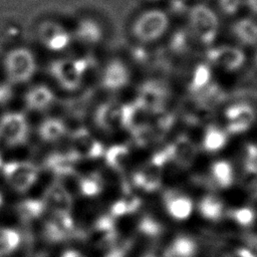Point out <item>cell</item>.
<instances>
[{"label":"cell","mask_w":257,"mask_h":257,"mask_svg":"<svg viewBox=\"0 0 257 257\" xmlns=\"http://www.w3.org/2000/svg\"><path fill=\"white\" fill-rule=\"evenodd\" d=\"M172 25V15L168 9L153 4L136 11L128 19L126 29L136 45L148 46L166 38Z\"/></svg>","instance_id":"obj_1"},{"label":"cell","mask_w":257,"mask_h":257,"mask_svg":"<svg viewBox=\"0 0 257 257\" xmlns=\"http://www.w3.org/2000/svg\"><path fill=\"white\" fill-rule=\"evenodd\" d=\"M186 28L195 43L209 47L216 42L222 31V17L213 5L193 3L186 12Z\"/></svg>","instance_id":"obj_2"},{"label":"cell","mask_w":257,"mask_h":257,"mask_svg":"<svg viewBox=\"0 0 257 257\" xmlns=\"http://www.w3.org/2000/svg\"><path fill=\"white\" fill-rule=\"evenodd\" d=\"M206 62L225 71L239 70L247 61L245 49L233 42H216L206 48Z\"/></svg>","instance_id":"obj_3"},{"label":"cell","mask_w":257,"mask_h":257,"mask_svg":"<svg viewBox=\"0 0 257 257\" xmlns=\"http://www.w3.org/2000/svg\"><path fill=\"white\" fill-rule=\"evenodd\" d=\"M4 67L11 82L23 83L33 76L36 70V60L28 48L16 47L5 55Z\"/></svg>","instance_id":"obj_4"},{"label":"cell","mask_w":257,"mask_h":257,"mask_svg":"<svg viewBox=\"0 0 257 257\" xmlns=\"http://www.w3.org/2000/svg\"><path fill=\"white\" fill-rule=\"evenodd\" d=\"M223 128L229 135L247 133L256 120L255 107L246 101H236L228 104L222 111Z\"/></svg>","instance_id":"obj_5"},{"label":"cell","mask_w":257,"mask_h":257,"mask_svg":"<svg viewBox=\"0 0 257 257\" xmlns=\"http://www.w3.org/2000/svg\"><path fill=\"white\" fill-rule=\"evenodd\" d=\"M86 66L85 59L60 58L50 63L49 72L62 88L70 91L80 86Z\"/></svg>","instance_id":"obj_6"},{"label":"cell","mask_w":257,"mask_h":257,"mask_svg":"<svg viewBox=\"0 0 257 257\" xmlns=\"http://www.w3.org/2000/svg\"><path fill=\"white\" fill-rule=\"evenodd\" d=\"M2 172L7 183L17 192H27L37 181L39 169L26 161L9 162L2 165Z\"/></svg>","instance_id":"obj_7"},{"label":"cell","mask_w":257,"mask_h":257,"mask_svg":"<svg viewBox=\"0 0 257 257\" xmlns=\"http://www.w3.org/2000/svg\"><path fill=\"white\" fill-rule=\"evenodd\" d=\"M29 127L25 115L9 111L0 117V141L8 147L24 145L28 140Z\"/></svg>","instance_id":"obj_8"},{"label":"cell","mask_w":257,"mask_h":257,"mask_svg":"<svg viewBox=\"0 0 257 257\" xmlns=\"http://www.w3.org/2000/svg\"><path fill=\"white\" fill-rule=\"evenodd\" d=\"M232 42L241 47L257 45V19L248 14H241L230 20L228 26Z\"/></svg>","instance_id":"obj_9"},{"label":"cell","mask_w":257,"mask_h":257,"mask_svg":"<svg viewBox=\"0 0 257 257\" xmlns=\"http://www.w3.org/2000/svg\"><path fill=\"white\" fill-rule=\"evenodd\" d=\"M76 161L79 159H96L103 154L101 144L85 128H77L70 136L68 151Z\"/></svg>","instance_id":"obj_10"},{"label":"cell","mask_w":257,"mask_h":257,"mask_svg":"<svg viewBox=\"0 0 257 257\" xmlns=\"http://www.w3.org/2000/svg\"><path fill=\"white\" fill-rule=\"evenodd\" d=\"M163 205L166 213L175 221L189 220L196 210L191 196L179 191H169L164 195Z\"/></svg>","instance_id":"obj_11"},{"label":"cell","mask_w":257,"mask_h":257,"mask_svg":"<svg viewBox=\"0 0 257 257\" xmlns=\"http://www.w3.org/2000/svg\"><path fill=\"white\" fill-rule=\"evenodd\" d=\"M38 38L43 46L51 51L63 50L71 40L69 32L53 21H44L38 26Z\"/></svg>","instance_id":"obj_12"},{"label":"cell","mask_w":257,"mask_h":257,"mask_svg":"<svg viewBox=\"0 0 257 257\" xmlns=\"http://www.w3.org/2000/svg\"><path fill=\"white\" fill-rule=\"evenodd\" d=\"M131 78V72L127 64L119 57L111 58L107 61L102 70V86L111 91L124 87Z\"/></svg>","instance_id":"obj_13"},{"label":"cell","mask_w":257,"mask_h":257,"mask_svg":"<svg viewBox=\"0 0 257 257\" xmlns=\"http://www.w3.org/2000/svg\"><path fill=\"white\" fill-rule=\"evenodd\" d=\"M46 212L51 214H71L72 197L67 188L55 181L46 189L43 195Z\"/></svg>","instance_id":"obj_14"},{"label":"cell","mask_w":257,"mask_h":257,"mask_svg":"<svg viewBox=\"0 0 257 257\" xmlns=\"http://www.w3.org/2000/svg\"><path fill=\"white\" fill-rule=\"evenodd\" d=\"M74 36L81 43L94 45L104 38L105 26L95 17H83L76 24Z\"/></svg>","instance_id":"obj_15"},{"label":"cell","mask_w":257,"mask_h":257,"mask_svg":"<svg viewBox=\"0 0 257 257\" xmlns=\"http://www.w3.org/2000/svg\"><path fill=\"white\" fill-rule=\"evenodd\" d=\"M93 120L95 125L104 132L115 130L121 125V105L112 101L101 103L94 111Z\"/></svg>","instance_id":"obj_16"},{"label":"cell","mask_w":257,"mask_h":257,"mask_svg":"<svg viewBox=\"0 0 257 257\" xmlns=\"http://www.w3.org/2000/svg\"><path fill=\"white\" fill-rule=\"evenodd\" d=\"M208 177L216 188L227 189L234 184L236 171L231 162L227 160H217L210 165Z\"/></svg>","instance_id":"obj_17"},{"label":"cell","mask_w":257,"mask_h":257,"mask_svg":"<svg viewBox=\"0 0 257 257\" xmlns=\"http://www.w3.org/2000/svg\"><path fill=\"white\" fill-rule=\"evenodd\" d=\"M213 80L212 66L207 62H201L195 65L189 75L187 87L190 92L200 94L210 89Z\"/></svg>","instance_id":"obj_18"},{"label":"cell","mask_w":257,"mask_h":257,"mask_svg":"<svg viewBox=\"0 0 257 257\" xmlns=\"http://www.w3.org/2000/svg\"><path fill=\"white\" fill-rule=\"evenodd\" d=\"M229 134L223 128L215 124H209L201 135V147L208 153H218L222 151L228 144Z\"/></svg>","instance_id":"obj_19"},{"label":"cell","mask_w":257,"mask_h":257,"mask_svg":"<svg viewBox=\"0 0 257 257\" xmlns=\"http://www.w3.org/2000/svg\"><path fill=\"white\" fill-rule=\"evenodd\" d=\"M55 96L52 90L43 84L35 85L27 90L24 96L25 105L28 109L41 111L48 108L54 101Z\"/></svg>","instance_id":"obj_20"},{"label":"cell","mask_w":257,"mask_h":257,"mask_svg":"<svg viewBox=\"0 0 257 257\" xmlns=\"http://www.w3.org/2000/svg\"><path fill=\"white\" fill-rule=\"evenodd\" d=\"M196 209L200 216L207 221L216 222L224 217L225 204L217 195H204L196 204Z\"/></svg>","instance_id":"obj_21"},{"label":"cell","mask_w":257,"mask_h":257,"mask_svg":"<svg viewBox=\"0 0 257 257\" xmlns=\"http://www.w3.org/2000/svg\"><path fill=\"white\" fill-rule=\"evenodd\" d=\"M197 242L187 235L175 237L165 248V257H195L197 254Z\"/></svg>","instance_id":"obj_22"},{"label":"cell","mask_w":257,"mask_h":257,"mask_svg":"<svg viewBox=\"0 0 257 257\" xmlns=\"http://www.w3.org/2000/svg\"><path fill=\"white\" fill-rule=\"evenodd\" d=\"M65 123L56 117L45 118L38 127V135L43 142L55 143L66 135Z\"/></svg>","instance_id":"obj_23"},{"label":"cell","mask_w":257,"mask_h":257,"mask_svg":"<svg viewBox=\"0 0 257 257\" xmlns=\"http://www.w3.org/2000/svg\"><path fill=\"white\" fill-rule=\"evenodd\" d=\"M135 186L144 192L151 193L156 191L161 185V177L158 168L152 166V169H141L133 176Z\"/></svg>","instance_id":"obj_24"},{"label":"cell","mask_w":257,"mask_h":257,"mask_svg":"<svg viewBox=\"0 0 257 257\" xmlns=\"http://www.w3.org/2000/svg\"><path fill=\"white\" fill-rule=\"evenodd\" d=\"M114 237L115 229L112 224V218L102 217L95 222L91 231V239L95 244L99 246L111 244Z\"/></svg>","instance_id":"obj_25"},{"label":"cell","mask_w":257,"mask_h":257,"mask_svg":"<svg viewBox=\"0 0 257 257\" xmlns=\"http://www.w3.org/2000/svg\"><path fill=\"white\" fill-rule=\"evenodd\" d=\"M77 189L84 197H96L103 189L102 178L97 174H89L83 177H78Z\"/></svg>","instance_id":"obj_26"},{"label":"cell","mask_w":257,"mask_h":257,"mask_svg":"<svg viewBox=\"0 0 257 257\" xmlns=\"http://www.w3.org/2000/svg\"><path fill=\"white\" fill-rule=\"evenodd\" d=\"M21 242L18 231L12 228L0 227V257H7L17 250Z\"/></svg>","instance_id":"obj_27"},{"label":"cell","mask_w":257,"mask_h":257,"mask_svg":"<svg viewBox=\"0 0 257 257\" xmlns=\"http://www.w3.org/2000/svg\"><path fill=\"white\" fill-rule=\"evenodd\" d=\"M130 157L131 156H130L128 149L121 145L110 147L104 155L107 165L111 169L117 170V171L122 170L126 167L130 161Z\"/></svg>","instance_id":"obj_28"},{"label":"cell","mask_w":257,"mask_h":257,"mask_svg":"<svg viewBox=\"0 0 257 257\" xmlns=\"http://www.w3.org/2000/svg\"><path fill=\"white\" fill-rule=\"evenodd\" d=\"M213 6L222 18L231 20L244 11V0H216Z\"/></svg>","instance_id":"obj_29"},{"label":"cell","mask_w":257,"mask_h":257,"mask_svg":"<svg viewBox=\"0 0 257 257\" xmlns=\"http://www.w3.org/2000/svg\"><path fill=\"white\" fill-rule=\"evenodd\" d=\"M19 212L25 220H36L46 212V208L42 200H27L20 204Z\"/></svg>","instance_id":"obj_30"},{"label":"cell","mask_w":257,"mask_h":257,"mask_svg":"<svg viewBox=\"0 0 257 257\" xmlns=\"http://www.w3.org/2000/svg\"><path fill=\"white\" fill-rule=\"evenodd\" d=\"M230 218L238 227L247 228L254 223L256 213L253 208L249 206H242L234 209L230 213Z\"/></svg>","instance_id":"obj_31"},{"label":"cell","mask_w":257,"mask_h":257,"mask_svg":"<svg viewBox=\"0 0 257 257\" xmlns=\"http://www.w3.org/2000/svg\"><path fill=\"white\" fill-rule=\"evenodd\" d=\"M140 201L137 197H124L118 199L111 207L112 217H122L138 210Z\"/></svg>","instance_id":"obj_32"},{"label":"cell","mask_w":257,"mask_h":257,"mask_svg":"<svg viewBox=\"0 0 257 257\" xmlns=\"http://www.w3.org/2000/svg\"><path fill=\"white\" fill-rule=\"evenodd\" d=\"M138 230L143 236L154 238L161 234L163 227L156 218L148 216L139 221Z\"/></svg>","instance_id":"obj_33"},{"label":"cell","mask_w":257,"mask_h":257,"mask_svg":"<svg viewBox=\"0 0 257 257\" xmlns=\"http://www.w3.org/2000/svg\"><path fill=\"white\" fill-rule=\"evenodd\" d=\"M224 257H257V254L249 246H238L228 251Z\"/></svg>","instance_id":"obj_34"},{"label":"cell","mask_w":257,"mask_h":257,"mask_svg":"<svg viewBox=\"0 0 257 257\" xmlns=\"http://www.w3.org/2000/svg\"><path fill=\"white\" fill-rule=\"evenodd\" d=\"M244 10L246 14L257 19V0H244Z\"/></svg>","instance_id":"obj_35"},{"label":"cell","mask_w":257,"mask_h":257,"mask_svg":"<svg viewBox=\"0 0 257 257\" xmlns=\"http://www.w3.org/2000/svg\"><path fill=\"white\" fill-rule=\"evenodd\" d=\"M60 257H85V256L76 250H66L61 254Z\"/></svg>","instance_id":"obj_36"},{"label":"cell","mask_w":257,"mask_h":257,"mask_svg":"<svg viewBox=\"0 0 257 257\" xmlns=\"http://www.w3.org/2000/svg\"><path fill=\"white\" fill-rule=\"evenodd\" d=\"M143 257H165L164 251H159V250H150L146 254L143 255Z\"/></svg>","instance_id":"obj_37"},{"label":"cell","mask_w":257,"mask_h":257,"mask_svg":"<svg viewBox=\"0 0 257 257\" xmlns=\"http://www.w3.org/2000/svg\"><path fill=\"white\" fill-rule=\"evenodd\" d=\"M253 62L255 66L257 67V45L254 47V52H253Z\"/></svg>","instance_id":"obj_38"},{"label":"cell","mask_w":257,"mask_h":257,"mask_svg":"<svg viewBox=\"0 0 257 257\" xmlns=\"http://www.w3.org/2000/svg\"><path fill=\"white\" fill-rule=\"evenodd\" d=\"M144 1L149 3V4H157L158 2H161V1H164V0H144Z\"/></svg>","instance_id":"obj_39"},{"label":"cell","mask_w":257,"mask_h":257,"mask_svg":"<svg viewBox=\"0 0 257 257\" xmlns=\"http://www.w3.org/2000/svg\"><path fill=\"white\" fill-rule=\"evenodd\" d=\"M2 203H3V196H2V194L0 193V207L2 206Z\"/></svg>","instance_id":"obj_40"},{"label":"cell","mask_w":257,"mask_h":257,"mask_svg":"<svg viewBox=\"0 0 257 257\" xmlns=\"http://www.w3.org/2000/svg\"><path fill=\"white\" fill-rule=\"evenodd\" d=\"M2 167V158H1V155H0V168Z\"/></svg>","instance_id":"obj_41"}]
</instances>
